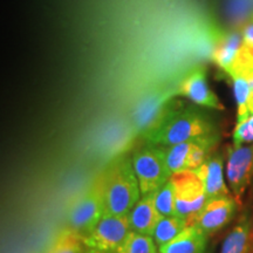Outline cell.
<instances>
[{"label": "cell", "mask_w": 253, "mask_h": 253, "mask_svg": "<svg viewBox=\"0 0 253 253\" xmlns=\"http://www.w3.org/2000/svg\"><path fill=\"white\" fill-rule=\"evenodd\" d=\"M213 134L218 132L208 114L172 99L160 121L143 134V137L148 144L171 147Z\"/></svg>", "instance_id": "cell-1"}, {"label": "cell", "mask_w": 253, "mask_h": 253, "mask_svg": "<svg viewBox=\"0 0 253 253\" xmlns=\"http://www.w3.org/2000/svg\"><path fill=\"white\" fill-rule=\"evenodd\" d=\"M101 175L106 212L126 217L142 195L131 158H116Z\"/></svg>", "instance_id": "cell-2"}, {"label": "cell", "mask_w": 253, "mask_h": 253, "mask_svg": "<svg viewBox=\"0 0 253 253\" xmlns=\"http://www.w3.org/2000/svg\"><path fill=\"white\" fill-rule=\"evenodd\" d=\"M106 212L102 175L95 177L88 188L73 202L68 210L69 229L86 237L94 231Z\"/></svg>", "instance_id": "cell-3"}, {"label": "cell", "mask_w": 253, "mask_h": 253, "mask_svg": "<svg viewBox=\"0 0 253 253\" xmlns=\"http://www.w3.org/2000/svg\"><path fill=\"white\" fill-rule=\"evenodd\" d=\"M142 196L153 194L171 177L163 147L148 144L135 150L131 156Z\"/></svg>", "instance_id": "cell-4"}, {"label": "cell", "mask_w": 253, "mask_h": 253, "mask_svg": "<svg viewBox=\"0 0 253 253\" xmlns=\"http://www.w3.org/2000/svg\"><path fill=\"white\" fill-rule=\"evenodd\" d=\"M170 182L175 191L176 216L189 221L208 202L203 183L192 170L172 173Z\"/></svg>", "instance_id": "cell-5"}, {"label": "cell", "mask_w": 253, "mask_h": 253, "mask_svg": "<svg viewBox=\"0 0 253 253\" xmlns=\"http://www.w3.org/2000/svg\"><path fill=\"white\" fill-rule=\"evenodd\" d=\"M130 232L128 216L119 217L104 212L94 231L84 237L88 253H116Z\"/></svg>", "instance_id": "cell-6"}, {"label": "cell", "mask_w": 253, "mask_h": 253, "mask_svg": "<svg viewBox=\"0 0 253 253\" xmlns=\"http://www.w3.org/2000/svg\"><path fill=\"white\" fill-rule=\"evenodd\" d=\"M226 176L232 196L242 204L245 191L253 181V144L240 145L227 150Z\"/></svg>", "instance_id": "cell-7"}, {"label": "cell", "mask_w": 253, "mask_h": 253, "mask_svg": "<svg viewBox=\"0 0 253 253\" xmlns=\"http://www.w3.org/2000/svg\"><path fill=\"white\" fill-rule=\"evenodd\" d=\"M237 201L233 196L210 199L188 225H197L208 237L213 236L230 223L237 210Z\"/></svg>", "instance_id": "cell-8"}, {"label": "cell", "mask_w": 253, "mask_h": 253, "mask_svg": "<svg viewBox=\"0 0 253 253\" xmlns=\"http://www.w3.org/2000/svg\"><path fill=\"white\" fill-rule=\"evenodd\" d=\"M177 94L188 97L198 106L217 110L224 109L217 95L209 87L207 69L203 66H197L186 73L177 87Z\"/></svg>", "instance_id": "cell-9"}, {"label": "cell", "mask_w": 253, "mask_h": 253, "mask_svg": "<svg viewBox=\"0 0 253 253\" xmlns=\"http://www.w3.org/2000/svg\"><path fill=\"white\" fill-rule=\"evenodd\" d=\"M175 94H177V88L173 90H158L145 96L138 103L134 113V123L138 132L145 134L160 121Z\"/></svg>", "instance_id": "cell-10"}, {"label": "cell", "mask_w": 253, "mask_h": 253, "mask_svg": "<svg viewBox=\"0 0 253 253\" xmlns=\"http://www.w3.org/2000/svg\"><path fill=\"white\" fill-rule=\"evenodd\" d=\"M203 183L208 201L231 196L223 177V158L220 155H210L198 169L194 170Z\"/></svg>", "instance_id": "cell-11"}, {"label": "cell", "mask_w": 253, "mask_h": 253, "mask_svg": "<svg viewBox=\"0 0 253 253\" xmlns=\"http://www.w3.org/2000/svg\"><path fill=\"white\" fill-rule=\"evenodd\" d=\"M161 217L162 216L158 212L156 205H155L154 194L142 196V198L136 203L130 213L128 214L130 231L142 233V235L153 236L155 227Z\"/></svg>", "instance_id": "cell-12"}, {"label": "cell", "mask_w": 253, "mask_h": 253, "mask_svg": "<svg viewBox=\"0 0 253 253\" xmlns=\"http://www.w3.org/2000/svg\"><path fill=\"white\" fill-rule=\"evenodd\" d=\"M242 45L243 34L240 32L218 31L211 60L217 67L227 74Z\"/></svg>", "instance_id": "cell-13"}, {"label": "cell", "mask_w": 253, "mask_h": 253, "mask_svg": "<svg viewBox=\"0 0 253 253\" xmlns=\"http://www.w3.org/2000/svg\"><path fill=\"white\" fill-rule=\"evenodd\" d=\"M208 236L197 225H188L168 244L158 248L160 253H204Z\"/></svg>", "instance_id": "cell-14"}, {"label": "cell", "mask_w": 253, "mask_h": 253, "mask_svg": "<svg viewBox=\"0 0 253 253\" xmlns=\"http://www.w3.org/2000/svg\"><path fill=\"white\" fill-rule=\"evenodd\" d=\"M250 246H251L250 224L248 219L243 217L224 240L220 253H249Z\"/></svg>", "instance_id": "cell-15"}, {"label": "cell", "mask_w": 253, "mask_h": 253, "mask_svg": "<svg viewBox=\"0 0 253 253\" xmlns=\"http://www.w3.org/2000/svg\"><path fill=\"white\" fill-rule=\"evenodd\" d=\"M186 226H188V220L183 218L177 216L161 217L154 230L153 238L158 248H161L175 239Z\"/></svg>", "instance_id": "cell-16"}, {"label": "cell", "mask_w": 253, "mask_h": 253, "mask_svg": "<svg viewBox=\"0 0 253 253\" xmlns=\"http://www.w3.org/2000/svg\"><path fill=\"white\" fill-rule=\"evenodd\" d=\"M48 253H88V250L84 243V237L68 227L56 237Z\"/></svg>", "instance_id": "cell-17"}, {"label": "cell", "mask_w": 253, "mask_h": 253, "mask_svg": "<svg viewBox=\"0 0 253 253\" xmlns=\"http://www.w3.org/2000/svg\"><path fill=\"white\" fill-rule=\"evenodd\" d=\"M116 253H160L153 236L130 231Z\"/></svg>", "instance_id": "cell-18"}, {"label": "cell", "mask_w": 253, "mask_h": 253, "mask_svg": "<svg viewBox=\"0 0 253 253\" xmlns=\"http://www.w3.org/2000/svg\"><path fill=\"white\" fill-rule=\"evenodd\" d=\"M233 93L237 102V122L246 120L251 114L249 112L250 86L245 75H232Z\"/></svg>", "instance_id": "cell-19"}, {"label": "cell", "mask_w": 253, "mask_h": 253, "mask_svg": "<svg viewBox=\"0 0 253 253\" xmlns=\"http://www.w3.org/2000/svg\"><path fill=\"white\" fill-rule=\"evenodd\" d=\"M192 143H194V140L171 145V147H163L168 167H169L171 173L184 171L186 157H188L189 151L191 149Z\"/></svg>", "instance_id": "cell-20"}, {"label": "cell", "mask_w": 253, "mask_h": 253, "mask_svg": "<svg viewBox=\"0 0 253 253\" xmlns=\"http://www.w3.org/2000/svg\"><path fill=\"white\" fill-rule=\"evenodd\" d=\"M154 194V201L156 205L157 211L162 217L176 216L175 207V191L170 179L166 184L157 189Z\"/></svg>", "instance_id": "cell-21"}, {"label": "cell", "mask_w": 253, "mask_h": 253, "mask_svg": "<svg viewBox=\"0 0 253 253\" xmlns=\"http://www.w3.org/2000/svg\"><path fill=\"white\" fill-rule=\"evenodd\" d=\"M253 72V46L243 42L227 75H246Z\"/></svg>", "instance_id": "cell-22"}, {"label": "cell", "mask_w": 253, "mask_h": 253, "mask_svg": "<svg viewBox=\"0 0 253 253\" xmlns=\"http://www.w3.org/2000/svg\"><path fill=\"white\" fill-rule=\"evenodd\" d=\"M253 142V132L250 128L249 118L243 121L237 122L235 130H233V145L240 147L244 143Z\"/></svg>", "instance_id": "cell-23"}, {"label": "cell", "mask_w": 253, "mask_h": 253, "mask_svg": "<svg viewBox=\"0 0 253 253\" xmlns=\"http://www.w3.org/2000/svg\"><path fill=\"white\" fill-rule=\"evenodd\" d=\"M230 7L231 18L235 21L243 20L251 9V0H233Z\"/></svg>", "instance_id": "cell-24"}, {"label": "cell", "mask_w": 253, "mask_h": 253, "mask_svg": "<svg viewBox=\"0 0 253 253\" xmlns=\"http://www.w3.org/2000/svg\"><path fill=\"white\" fill-rule=\"evenodd\" d=\"M243 34V42L248 43V45L253 46V20L249 23L242 31Z\"/></svg>", "instance_id": "cell-25"}, {"label": "cell", "mask_w": 253, "mask_h": 253, "mask_svg": "<svg viewBox=\"0 0 253 253\" xmlns=\"http://www.w3.org/2000/svg\"><path fill=\"white\" fill-rule=\"evenodd\" d=\"M249 81L250 86V97H249V112L250 114H253V72L249 73L245 75Z\"/></svg>", "instance_id": "cell-26"}, {"label": "cell", "mask_w": 253, "mask_h": 253, "mask_svg": "<svg viewBox=\"0 0 253 253\" xmlns=\"http://www.w3.org/2000/svg\"><path fill=\"white\" fill-rule=\"evenodd\" d=\"M249 125H250V128H251V130L253 132V114L249 116Z\"/></svg>", "instance_id": "cell-27"}, {"label": "cell", "mask_w": 253, "mask_h": 253, "mask_svg": "<svg viewBox=\"0 0 253 253\" xmlns=\"http://www.w3.org/2000/svg\"><path fill=\"white\" fill-rule=\"evenodd\" d=\"M250 250L251 251H249V253H253V233L251 235V246H250Z\"/></svg>", "instance_id": "cell-28"}, {"label": "cell", "mask_w": 253, "mask_h": 253, "mask_svg": "<svg viewBox=\"0 0 253 253\" xmlns=\"http://www.w3.org/2000/svg\"><path fill=\"white\" fill-rule=\"evenodd\" d=\"M252 20H253V18H252Z\"/></svg>", "instance_id": "cell-29"}]
</instances>
